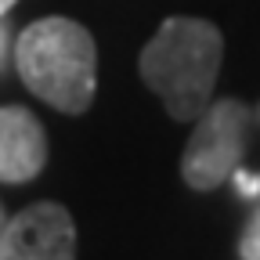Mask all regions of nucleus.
Segmentation results:
<instances>
[{
    "label": "nucleus",
    "mask_w": 260,
    "mask_h": 260,
    "mask_svg": "<svg viewBox=\"0 0 260 260\" xmlns=\"http://www.w3.org/2000/svg\"><path fill=\"white\" fill-rule=\"evenodd\" d=\"M47 162V134L40 119L22 105L0 109V181L25 184Z\"/></svg>",
    "instance_id": "5"
},
{
    "label": "nucleus",
    "mask_w": 260,
    "mask_h": 260,
    "mask_svg": "<svg viewBox=\"0 0 260 260\" xmlns=\"http://www.w3.org/2000/svg\"><path fill=\"white\" fill-rule=\"evenodd\" d=\"M239 256L242 260H260V206L249 213L242 235H239Z\"/></svg>",
    "instance_id": "6"
},
{
    "label": "nucleus",
    "mask_w": 260,
    "mask_h": 260,
    "mask_svg": "<svg viewBox=\"0 0 260 260\" xmlns=\"http://www.w3.org/2000/svg\"><path fill=\"white\" fill-rule=\"evenodd\" d=\"M0 260H76V224L61 203H32L8 217Z\"/></svg>",
    "instance_id": "4"
},
{
    "label": "nucleus",
    "mask_w": 260,
    "mask_h": 260,
    "mask_svg": "<svg viewBox=\"0 0 260 260\" xmlns=\"http://www.w3.org/2000/svg\"><path fill=\"white\" fill-rule=\"evenodd\" d=\"M232 181H235V188L242 191V195H260V177L256 174H246L242 167L232 174Z\"/></svg>",
    "instance_id": "7"
},
{
    "label": "nucleus",
    "mask_w": 260,
    "mask_h": 260,
    "mask_svg": "<svg viewBox=\"0 0 260 260\" xmlns=\"http://www.w3.org/2000/svg\"><path fill=\"white\" fill-rule=\"evenodd\" d=\"M253 112L239 98H220L203 109L181 155V177L191 191H213L242 167Z\"/></svg>",
    "instance_id": "3"
},
{
    "label": "nucleus",
    "mask_w": 260,
    "mask_h": 260,
    "mask_svg": "<svg viewBox=\"0 0 260 260\" xmlns=\"http://www.w3.org/2000/svg\"><path fill=\"white\" fill-rule=\"evenodd\" d=\"M4 224H8V213H4V206H0V232H4Z\"/></svg>",
    "instance_id": "9"
},
{
    "label": "nucleus",
    "mask_w": 260,
    "mask_h": 260,
    "mask_svg": "<svg viewBox=\"0 0 260 260\" xmlns=\"http://www.w3.org/2000/svg\"><path fill=\"white\" fill-rule=\"evenodd\" d=\"M220 58H224V37L213 22L174 15L145 44L138 58V73L159 94L170 119L191 123L210 105Z\"/></svg>",
    "instance_id": "1"
},
{
    "label": "nucleus",
    "mask_w": 260,
    "mask_h": 260,
    "mask_svg": "<svg viewBox=\"0 0 260 260\" xmlns=\"http://www.w3.org/2000/svg\"><path fill=\"white\" fill-rule=\"evenodd\" d=\"M0 51H4V37H0Z\"/></svg>",
    "instance_id": "10"
},
{
    "label": "nucleus",
    "mask_w": 260,
    "mask_h": 260,
    "mask_svg": "<svg viewBox=\"0 0 260 260\" xmlns=\"http://www.w3.org/2000/svg\"><path fill=\"white\" fill-rule=\"evenodd\" d=\"M8 8H15V0H0V15H8Z\"/></svg>",
    "instance_id": "8"
},
{
    "label": "nucleus",
    "mask_w": 260,
    "mask_h": 260,
    "mask_svg": "<svg viewBox=\"0 0 260 260\" xmlns=\"http://www.w3.org/2000/svg\"><path fill=\"white\" fill-rule=\"evenodd\" d=\"M15 65L29 94H37L51 109L80 116L94 105L98 47L80 22L47 15L25 25L15 44Z\"/></svg>",
    "instance_id": "2"
}]
</instances>
